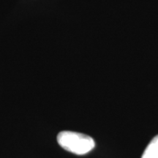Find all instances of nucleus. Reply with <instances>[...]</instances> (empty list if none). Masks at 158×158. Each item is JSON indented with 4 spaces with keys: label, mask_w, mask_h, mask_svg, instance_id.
I'll return each mask as SVG.
<instances>
[{
    "label": "nucleus",
    "mask_w": 158,
    "mask_h": 158,
    "mask_svg": "<svg viewBox=\"0 0 158 158\" xmlns=\"http://www.w3.org/2000/svg\"><path fill=\"white\" fill-rule=\"evenodd\" d=\"M57 142L64 149L78 155H86L95 146L92 137L72 131L60 132L57 135Z\"/></svg>",
    "instance_id": "f257e3e1"
},
{
    "label": "nucleus",
    "mask_w": 158,
    "mask_h": 158,
    "mask_svg": "<svg viewBox=\"0 0 158 158\" xmlns=\"http://www.w3.org/2000/svg\"><path fill=\"white\" fill-rule=\"evenodd\" d=\"M141 158H158V135L148 144Z\"/></svg>",
    "instance_id": "f03ea898"
}]
</instances>
